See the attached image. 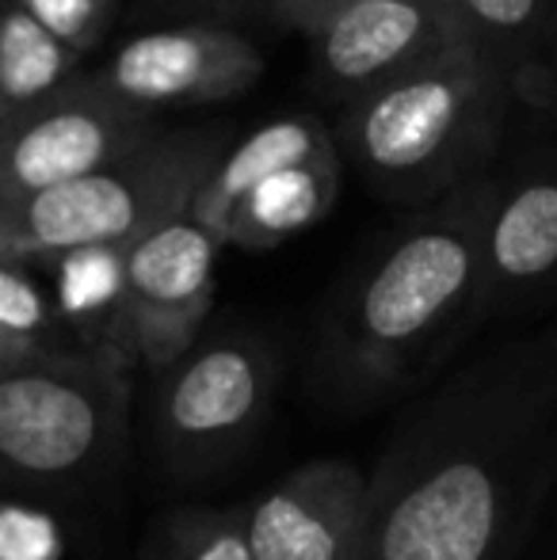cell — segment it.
Segmentation results:
<instances>
[{
  "label": "cell",
  "instance_id": "1",
  "mask_svg": "<svg viewBox=\"0 0 557 560\" xmlns=\"http://www.w3.org/2000/svg\"><path fill=\"white\" fill-rule=\"evenodd\" d=\"M557 472V325L454 377L371 480L359 560H500Z\"/></svg>",
  "mask_w": 557,
  "mask_h": 560
},
{
  "label": "cell",
  "instance_id": "2",
  "mask_svg": "<svg viewBox=\"0 0 557 560\" xmlns=\"http://www.w3.org/2000/svg\"><path fill=\"white\" fill-rule=\"evenodd\" d=\"M489 191L492 176H481L413 210L344 279L313 354V377L336 405H371L402 389L474 317Z\"/></svg>",
  "mask_w": 557,
  "mask_h": 560
},
{
  "label": "cell",
  "instance_id": "3",
  "mask_svg": "<svg viewBox=\"0 0 557 560\" xmlns=\"http://www.w3.org/2000/svg\"><path fill=\"white\" fill-rule=\"evenodd\" d=\"M504 81L469 46L340 107L333 141L367 191L420 210L489 176L508 122Z\"/></svg>",
  "mask_w": 557,
  "mask_h": 560
},
{
  "label": "cell",
  "instance_id": "4",
  "mask_svg": "<svg viewBox=\"0 0 557 560\" xmlns=\"http://www.w3.org/2000/svg\"><path fill=\"white\" fill-rule=\"evenodd\" d=\"M230 149L225 126L161 130L92 176L69 179L50 191L12 202L0 225V252L23 264L66 256L81 248H119L187 214Z\"/></svg>",
  "mask_w": 557,
  "mask_h": 560
},
{
  "label": "cell",
  "instance_id": "5",
  "mask_svg": "<svg viewBox=\"0 0 557 560\" xmlns=\"http://www.w3.org/2000/svg\"><path fill=\"white\" fill-rule=\"evenodd\" d=\"M127 377L104 354L46 351L0 374V495L92 485L127 443Z\"/></svg>",
  "mask_w": 557,
  "mask_h": 560
},
{
  "label": "cell",
  "instance_id": "6",
  "mask_svg": "<svg viewBox=\"0 0 557 560\" xmlns=\"http://www.w3.org/2000/svg\"><path fill=\"white\" fill-rule=\"evenodd\" d=\"M276 359L253 332L195 339L176 362L156 370L153 435L176 469L199 472L225 462L268 412Z\"/></svg>",
  "mask_w": 557,
  "mask_h": 560
},
{
  "label": "cell",
  "instance_id": "7",
  "mask_svg": "<svg viewBox=\"0 0 557 560\" xmlns=\"http://www.w3.org/2000/svg\"><path fill=\"white\" fill-rule=\"evenodd\" d=\"M222 241L192 214L156 225L123 252V298L112 317L115 347L164 370L199 339L214 305Z\"/></svg>",
  "mask_w": 557,
  "mask_h": 560
},
{
  "label": "cell",
  "instance_id": "8",
  "mask_svg": "<svg viewBox=\"0 0 557 560\" xmlns=\"http://www.w3.org/2000/svg\"><path fill=\"white\" fill-rule=\"evenodd\" d=\"M264 54L241 27L161 23L119 43L89 81L130 112L149 118L179 107L225 104L253 92Z\"/></svg>",
  "mask_w": 557,
  "mask_h": 560
},
{
  "label": "cell",
  "instance_id": "9",
  "mask_svg": "<svg viewBox=\"0 0 557 560\" xmlns=\"http://www.w3.org/2000/svg\"><path fill=\"white\" fill-rule=\"evenodd\" d=\"M305 43L313 92L336 107L466 46L443 0H348L321 15Z\"/></svg>",
  "mask_w": 557,
  "mask_h": 560
},
{
  "label": "cell",
  "instance_id": "10",
  "mask_svg": "<svg viewBox=\"0 0 557 560\" xmlns=\"http://www.w3.org/2000/svg\"><path fill=\"white\" fill-rule=\"evenodd\" d=\"M153 133H161L156 118L123 107L81 73L46 104L0 122L8 202L92 176Z\"/></svg>",
  "mask_w": 557,
  "mask_h": 560
},
{
  "label": "cell",
  "instance_id": "11",
  "mask_svg": "<svg viewBox=\"0 0 557 560\" xmlns=\"http://www.w3.org/2000/svg\"><path fill=\"white\" fill-rule=\"evenodd\" d=\"M550 294H557V141L527 149L504 176H492L474 317L523 310Z\"/></svg>",
  "mask_w": 557,
  "mask_h": 560
},
{
  "label": "cell",
  "instance_id": "12",
  "mask_svg": "<svg viewBox=\"0 0 557 560\" xmlns=\"http://www.w3.org/2000/svg\"><path fill=\"white\" fill-rule=\"evenodd\" d=\"M371 518V480L340 457L305 462L245 508L253 560H359Z\"/></svg>",
  "mask_w": 557,
  "mask_h": 560
},
{
  "label": "cell",
  "instance_id": "13",
  "mask_svg": "<svg viewBox=\"0 0 557 560\" xmlns=\"http://www.w3.org/2000/svg\"><path fill=\"white\" fill-rule=\"evenodd\" d=\"M325 145H333V126L321 122L317 115L290 112L268 118V122H260L256 130H248L245 138L225 149L187 214L222 241L230 214L256 184H264L268 176L290 168V164L305 161V156L321 153Z\"/></svg>",
  "mask_w": 557,
  "mask_h": 560
},
{
  "label": "cell",
  "instance_id": "14",
  "mask_svg": "<svg viewBox=\"0 0 557 560\" xmlns=\"http://www.w3.org/2000/svg\"><path fill=\"white\" fill-rule=\"evenodd\" d=\"M459 38L504 81L512 104L543 112V43L557 0H443Z\"/></svg>",
  "mask_w": 557,
  "mask_h": 560
},
{
  "label": "cell",
  "instance_id": "15",
  "mask_svg": "<svg viewBox=\"0 0 557 560\" xmlns=\"http://www.w3.org/2000/svg\"><path fill=\"white\" fill-rule=\"evenodd\" d=\"M340 176L344 168L336 141L268 176L237 202V210L225 222L222 248L233 244L241 252H268L290 236L305 233L310 225L325 222L328 210L336 207V195H340Z\"/></svg>",
  "mask_w": 557,
  "mask_h": 560
},
{
  "label": "cell",
  "instance_id": "16",
  "mask_svg": "<svg viewBox=\"0 0 557 560\" xmlns=\"http://www.w3.org/2000/svg\"><path fill=\"white\" fill-rule=\"evenodd\" d=\"M81 61L27 12L0 0V122L58 96L81 77Z\"/></svg>",
  "mask_w": 557,
  "mask_h": 560
},
{
  "label": "cell",
  "instance_id": "17",
  "mask_svg": "<svg viewBox=\"0 0 557 560\" xmlns=\"http://www.w3.org/2000/svg\"><path fill=\"white\" fill-rule=\"evenodd\" d=\"M146 560H253L245 538V511H172L156 523Z\"/></svg>",
  "mask_w": 557,
  "mask_h": 560
},
{
  "label": "cell",
  "instance_id": "18",
  "mask_svg": "<svg viewBox=\"0 0 557 560\" xmlns=\"http://www.w3.org/2000/svg\"><path fill=\"white\" fill-rule=\"evenodd\" d=\"M58 271V317L100 320L112 328L123 298V252L119 248H81L50 259Z\"/></svg>",
  "mask_w": 557,
  "mask_h": 560
},
{
  "label": "cell",
  "instance_id": "19",
  "mask_svg": "<svg viewBox=\"0 0 557 560\" xmlns=\"http://www.w3.org/2000/svg\"><path fill=\"white\" fill-rule=\"evenodd\" d=\"M58 325V310L43 294V287L31 279L27 264L0 252V332L23 339V343L46 347V351H61V347H54Z\"/></svg>",
  "mask_w": 557,
  "mask_h": 560
},
{
  "label": "cell",
  "instance_id": "20",
  "mask_svg": "<svg viewBox=\"0 0 557 560\" xmlns=\"http://www.w3.org/2000/svg\"><path fill=\"white\" fill-rule=\"evenodd\" d=\"M8 4L27 12L38 27H46L73 54L89 58V54L100 50L107 31L115 27L123 0H8Z\"/></svg>",
  "mask_w": 557,
  "mask_h": 560
},
{
  "label": "cell",
  "instance_id": "21",
  "mask_svg": "<svg viewBox=\"0 0 557 560\" xmlns=\"http://www.w3.org/2000/svg\"><path fill=\"white\" fill-rule=\"evenodd\" d=\"M149 15H164V23H218V27H237V23L271 20L282 0H146Z\"/></svg>",
  "mask_w": 557,
  "mask_h": 560
},
{
  "label": "cell",
  "instance_id": "22",
  "mask_svg": "<svg viewBox=\"0 0 557 560\" xmlns=\"http://www.w3.org/2000/svg\"><path fill=\"white\" fill-rule=\"evenodd\" d=\"M348 4V0H282V8L276 12V23L279 27H290V31H310L321 15H328L333 8Z\"/></svg>",
  "mask_w": 557,
  "mask_h": 560
},
{
  "label": "cell",
  "instance_id": "23",
  "mask_svg": "<svg viewBox=\"0 0 557 560\" xmlns=\"http://www.w3.org/2000/svg\"><path fill=\"white\" fill-rule=\"evenodd\" d=\"M557 112V4L550 15V27H546L543 43V115Z\"/></svg>",
  "mask_w": 557,
  "mask_h": 560
},
{
  "label": "cell",
  "instance_id": "24",
  "mask_svg": "<svg viewBox=\"0 0 557 560\" xmlns=\"http://www.w3.org/2000/svg\"><path fill=\"white\" fill-rule=\"evenodd\" d=\"M38 354H46V347H35V343H23V339H12L0 332V374L12 366H20V362H31L38 359Z\"/></svg>",
  "mask_w": 557,
  "mask_h": 560
},
{
  "label": "cell",
  "instance_id": "25",
  "mask_svg": "<svg viewBox=\"0 0 557 560\" xmlns=\"http://www.w3.org/2000/svg\"><path fill=\"white\" fill-rule=\"evenodd\" d=\"M8 184H4V153H0V225H4V214H8Z\"/></svg>",
  "mask_w": 557,
  "mask_h": 560
}]
</instances>
